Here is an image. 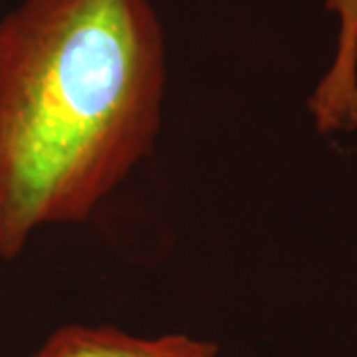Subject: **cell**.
Masks as SVG:
<instances>
[{"label": "cell", "mask_w": 357, "mask_h": 357, "mask_svg": "<svg viewBox=\"0 0 357 357\" xmlns=\"http://www.w3.org/2000/svg\"><path fill=\"white\" fill-rule=\"evenodd\" d=\"M167 86L151 0H22L0 18V256L86 222L153 151Z\"/></svg>", "instance_id": "6da1fadb"}, {"label": "cell", "mask_w": 357, "mask_h": 357, "mask_svg": "<svg viewBox=\"0 0 357 357\" xmlns=\"http://www.w3.org/2000/svg\"><path fill=\"white\" fill-rule=\"evenodd\" d=\"M337 16L332 64L307 100L314 128L321 135L357 131V0H326Z\"/></svg>", "instance_id": "3957f363"}, {"label": "cell", "mask_w": 357, "mask_h": 357, "mask_svg": "<svg viewBox=\"0 0 357 357\" xmlns=\"http://www.w3.org/2000/svg\"><path fill=\"white\" fill-rule=\"evenodd\" d=\"M30 357H218V345L189 333L135 335L112 326L70 324Z\"/></svg>", "instance_id": "7a4b0ae2"}]
</instances>
